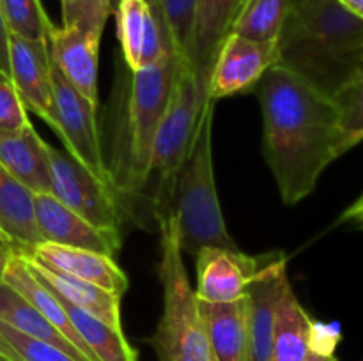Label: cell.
Wrapping results in <instances>:
<instances>
[{"label": "cell", "mask_w": 363, "mask_h": 361, "mask_svg": "<svg viewBox=\"0 0 363 361\" xmlns=\"http://www.w3.org/2000/svg\"><path fill=\"white\" fill-rule=\"evenodd\" d=\"M262 113V152L293 205L315 190L326 166L350 151L335 101L275 64L254 88Z\"/></svg>", "instance_id": "6da1fadb"}, {"label": "cell", "mask_w": 363, "mask_h": 361, "mask_svg": "<svg viewBox=\"0 0 363 361\" xmlns=\"http://www.w3.org/2000/svg\"><path fill=\"white\" fill-rule=\"evenodd\" d=\"M179 57H163L152 66L131 71L117 55L116 80L103 120L101 149L112 186L133 214L147 177L152 144L172 94Z\"/></svg>", "instance_id": "7a4b0ae2"}, {"label": "cell", "mask_w": 363, "mask_h": 361, "mask_svg": "<svg viewBox=\"0 0 363 361\" xmlns=\"http://www.w3.org/2000/svg\"><path fill=\"white\" fill-rule=\"evenodd\" d=\"M363 60V20L339 0H291L277 64L333 99Z\"/></svg>", "instance_id": "3957f363"}, {"label": "cell", "mask_w": 363, "mask_h": 361, "mask_svg": "<svg viewBox=\"0 0 363 361\" xmlns=\"http://www.w3.org/2000/svg\"><path fill=\"white\" fill-rule=\"evenodd\" d=\"M213 115L215 99L204 103L190 151L181 166L174 195L179 246L183 253L197 255L202 248H238L225 227L213 168Z\"/></svg>", "instance_id": "277c9868"}, {"label": "cell", "mask_w": 363, "mask_h": 361, "mask_svg": "<svg viewBox=\"0 0 363 361\" xmlns=\"http://www.w3.org/2000/svg\"><path fill=\"white\" fill-rule=\"evenodd\" d=\"M206 101L208 99L199 92L191 67L179 60L170 101L156 131L147 177L135 205V216L140 209L158 223L172 214L177 177L190 151L199 115Z\"/></svg>", "instance_id": "5b68a950"}, {"label": "cell", "mask_w": 363, "mask_h": 361, "mask_svg": "<svg viewBox=\"0 0 363 361\" xmlns=\"http://www.w3.org/2000/svg\"><path fill=\"white\" fill-rule=\"evenodd\" d=\"M158 229L162 236L158 275L163 287V315L149 342L158 361H215L199 297L184 268L176 216L169 214L160 219Z\"/></svg>", "instance_id": "8992f818"}, {"label": "cell", "mask_w": 363, "mask_h": 361, "mask_svg": "<svg viewBox=\"0 0 363 361\" xmlns=\"http://www.w3.org/2000/svg\"><path fill=\"white\" fill-rule=\"evenodd\" d=\"M62 23L50 25L48 50L57 69L92 105L99 106V42L113 14L110 0H60Z\"/></svg>", "instance_id": "52a82bcc"}, {"label": "cell", "mask_w": 363, "mask_h": 361, "mask_svg": "<svg viewBox=\"0 0 363 361\" xmlns=\"http://www.w3.org/2000/svg\"><path fill=\"white\" fill-rule=\"evenodd\" d=\"M48 156L52 184L50 193L92 225L121 232L126 211L112 184L96 177L67 152L52 145Z\"/></svg>", "instance_id": "ba28073f"}, {"label": "cell", "mask_w": 363, "mask_h": 361, "mask_svg": "<svg viewBox=\"0 0 363 361\" xmlns=\"http://www.w3.org/2000/svg\"><path fill=\"white\" fill-rule=\"evenodd\" d=\"M53 106L55 131L66 152L96 177L112 184L101 149V131L98 124V106L92 105L53 64ZM116 190V188H113Z\"/></svg>", "instance_id": "9c48e42d"}, {"label": "cell", "mask_w": 363, "mask_h": 361, "mask_svg": "<svg viewBox=\"0 0 363 361\" xmlns=\"http://www.w3.org/2000/svg\"><path fill=\"white\" fill-rule=\"evenodd\" d=\"M113 14L119 55L131 71L144 69L176 53L169 25L155 0H119Z\"/></svg>", "instance_id": "30bf717a"}, {"label": "cell", "mask_w": 363, "mask_h": 361, "mask_svg": "<svg viewBox=\"0 0 363 361\" xmlns=\"http://www.w3.org/2000/svg\"><path fill=\"white\" fill-rule=\"evenodd\" d=\"M277 64V42L254 41L230 34L223 41L208 80V98L222 99L254 91Z\"/></svg>", "instance_id": "8fae6325"}, {"label": "cell", "mask_w": 363, "mask_h": 361, "mask_svg": "<svg viewBox=\"0 0 363 361\" xmlns=\"http://www.w3.org/2000/svg\"><path fill=\"white\" fill-rule=\"evenodd\" d=\"M261 255H247L240 248H202L195 255L197 289L195 294L206 303H229L248 294L259 271Z\"/></svg>", "instance_id": "7c38bea8"}, {"label": "cell", "mask_w": 363, "mask_h": 361, "mask_svg": "<svg viewBox=\"0 0 363 361\" xmlns=\"http://www.w3.org/2000/svg\"><path fill=\"white\" fill-rule=\"evenodd\" d=\"M53 62L48 42L28 41L11 34L9 76L23 101L25 108L34 112L50 127H55L53 106Z\"/></svg>", "instance_id": "4fadbf2b"}, {"label": "cell", "mask_w": 363, "mask_h": 361, "mask_svg": "<svg viewBox=\"0 0 363 361\" xmlns=\"http://www.w3.org/2000/svg\"><path fill=\"white\" fill-rule=\"evenodd\" d=\"M34 216L39 234L46 243L99 251L116 258L123 246V234L92 225L52 193L34 195Z\"/></svg>", "instance_id": "5bb4252c"}, {"label": "cell", "mask_w": 363, "mask_h": 361, "mask_svg": "<svg viewBox=\"0 0 363 361\" xmlns=\"http://www.w3.org/2000/svg\"><path fill=\"white\" fill-rule=\"evenodd\" d=\"M243 4L245 0H197L186 64L194 71L197 88L204 99H209L208 80L213 64L223 41L233 32Z\"/></svg>", "instance_id": "9a60e30c"}, {"label": "cell", "mask_w": 363, "mask_h": 361, "mask_svg": "<svg viewBox=\"0 0 363 361\" xmlns=\"http://www.w3.org/2000/svg\"><path fill=\"white\" fill-rule=\"evenodd\" d=\"M286 276L287 257L282 251L261 255L259 271L248 289V301H250L248 361H272L275 303Z\"/></svg>", "instance_id": "2e32d148"}, {"label": "cell", "mask_w": 363, "mask_h": 361, "mask_svg": "<svg viewBox=\"0 0 363 361\" xmlns=\"http://www.w3.org/2000/svg\"><path fill=\"white\" fill-rule=\"evenodd\" d=\"M25 257L38 264L48 265L57 271L74 276V278L94 283V285L121 297L126 294L128 287H130L128 275L117 265L116 258L99 253V251L62 246V244L43 241V243L35 244L32 250H28Z\"/></svg>", "instance_id": "e0dca14e"}, {"label": "cell", "mask_w": 363, "mask_h": 361, "mask_svg": "<svg viewBox=\"0 0 363 361\" xmlns=\"http://www.w3.org/2000/svg\"><path fill=\"white\" fill-rule=\"evenodd\" d=\"M201 304L206 336L215 361H248L250 336V301L248 294L229 303Z\"/></svg>", "instance_id": "ac0fdd59"}, {"label": "cell", "mask_w": 363, "mask_h": 361, "mask_svg": "<svg viewBox=\"0 0 363 361\" xmlns=\"http://www.w3.org/2000/svg\"><path fill=\"white\" fill-rule=\"evenodd\" d=\"M2 280L9 283L13 289H16L50 324L55 326L89 361H98V357L91 353L87 345H85L84 338L78 335L77 328L71 322L69 315H67L66 308H64L62 301L59 299L52 289L45 285L34 273L28 268L27 260L21 253L14 251L11 255L9 262H7L6 269H4Z\"/></svg>", "instance_id": "d6986e66"}, {"label": "cell", "mask_w": 363, "mask_h": 361, "mask_svg": "<svg viewBox=\"0 0 363 361\" xmlns=\"http://www.w3.org/2000/svg\"><path fill=\"white\" fill-rule=\"evenodd\" d=\"M50 145L34 126L0 133V163L34 195L50 193Z\"/></svg>", "instance_id": "ffe728a7"}, {"label": "cell", "mask_w": 363, "mask_h": 361, "mask_svg": "<svg viewBox=\"0 0 363 361\" xmlns=\"http://www.w3.org/2000/svg\"><path fill=\"white\" fill-rule=\"evenodd\" d=\"M25 257V255H23ZM30 271L45 283L48 289H52L57 296L62 297L73 306L94 315L96 319L103 321L105 324L112 326L117 331H123V321H121V299L123 297L117 294L108 292L101 287L89 283L85 280L74 278L62 271L48 268V265L38 264L25 257Z\"/></svg>", "instance_id": "44dd1931"}, {"label": "cell", "mask_w": 363, "mask_h": 361, "mask_svg": "<svg viewBox=\"0 0 363 361\" xmlns=\"http://www.w3.org/2000/svg\"><path fill=\"white\" fill-rule=\"evenodd\" d=\"M0 229L11 237L18 253H27L43 237L35 225L34 193L0 163Z\"/></svg>", "instance_id": "7402d4cb"}, {"label": "cell", "mask_w": 363, "mask_h": 361, "mask_svg": "<svg viewBox=\"0 0 363 361\" xmlns=\"http://www.w3.org/2000/svg\"><path fill=\"white\" fill-rule=\"evenodd\" d=\"M311 315L294 294L289 276L280 285L273 319L272 361H305L308 356Z\"/></svg>", "instance_id": "603a6c76"}, {"label": "cell", "mask_w": 363, "mask_h": 361, "mask_svg": "<svg viewBox=\"0 0 363 361\" xmlns=\"http://www.w3.org/2000/svg\"><path fill=\"white\" fill-rule=\"evenodd\" d=\"M0 322L11 326L23 335L59 347L78 361H89L59 329L50 324L16 289L0 280Z\"/></svg>", "instance_id": "cb8c5ba5"}, {"label": "cell", "mask_w": 363, "mask_h": 361, "mask_svg": "<svg viewBox=\"0 0 363 361\" xmlns=\"http://www.w3.org/2000/svg\"><path fill=\"white\" fill-rule=\"evenodd\" d=\"M59 299L62 301L78 335L84 338L85 345L98 357V361H138V353L128 342L124 331H117L94 315L69 304L60 296Z\"/></svg>", "instance_id": "d4e9b609"}, {"label": "cell", "mask_w": 363, "mask_h": 361, "mask_svg": "<svg viewBox=\"0 0 363 361\" xmlns=\"http://www.w3.org/2000/svg\"><path fill=\"white\" fill-rule=\"evenodd\" d=\"M291 0H245L230 34L277 42L289 14Z\"/></svg>", "instance_id": "484cf974"}, {"label": "cell", "mask_w": 363, "mask_h": 361, "mask_svg": "<svg viewBox=\"0 0 363 361\" xmlns=\"http://www.w3.org/2000/svg\"><path fill=\"white\" fill-rule=\"evenodd\" d=\"M7 27L13 35L28 41L48 42L52 20L46 14L41 0H0Z\"/></svg>", "instance_id": "4316f807"}, {"label": "cell", "mask_w": 363, "mask_h": 361, "mask_svg": "<svg viewBox=\"0 0 363 361\" xmlns=\"http://www.w3.org/2000/svg\"><path fill=\"white\" fill-rule=\"evenodd\" d=\"M155 2L169 25L176 55L179 57V60L186 62L197 0H155Z\"/></svg>", "instance_id": "83f0119b"}, {"label": "cell", "mask_w": 363, "mask_h": 361, "mask_svg": "<svg viewBox=\"0 0 363 361\" xmlns=\"http://www.w3.org/2000/svg\"><path fill=\"white\" fill-rule=\"evenodd\" d=\"M333 101L339 108L340 127L346 134L347 147H354L360 144L363 133V78H353Z\"/></svg>", "instance_id": "f1b7e54d"}, {"label": "cell", "mask_w": 363, "mask_h": 361, "mask_svg": "<svg viewBox=\"0 0 363 361\" xmlns=\"http://www.w3.org/2000/svg\"><path fill=\"white\" fill-rule=\"evenodd\" d=\"M0 333L13 345V349L20 354L23 361H78L67 353L60 350L59 347L23 335L11 326L4 324V322H0Z\"/></svg>", "instance_id": "f546056e"}, {"label": "cell", "mask_w": 363, "mask_h": 361, "mask_svg": "<svg viewBox=\"0 0 363 361\" xmlns=\"http://www.w3.org/2000/svg\"><path fill=\"white\" fill-rule=\"evenodd\" d=\"M27 112L11 76L0 71V133H13L30 126Z\"/></svg>", "instance_id": "4dcf8cb0"}, {"label": "cell", "mask_w": 363, "mask_h": 361, "mask_svg": "<svg viewBox=\"0 0 363 361\" xmlns=\"http://www.w3.org/2000/svg\"><path fill=\"white\" fill-rule=\"evenodd\" d=\"M308 353L318 356H335L339 343L342 342L340 322H323L311 319L308 324Z\"/></svg>", "instance_id": "1f68e13d"}, {"label": "cell", "mask_w": 363, "mask_h": 361, "mask_svg": "<svg viewBox=\"0 0 363 361\" xmlns=\"http://www.w3.org/2000/svg\"><path fill=\"white\" fill-rule=\"evenodd\" d=\"M9 39L11 32L7 27L6 16H4L2 2H0V67L9 74Z\"/></svg>", "instance_id": "d6a6232c"}, {"label": "cell", "mask_w": 363, "mask_h": 361, "mask_svg": "<svg viewBox=\"0 0 363 361\" xmlns=\"http://www.w3.org/2000/svg\"><path fill=\"white\" fill-rule=\"evenodd\" d=\"M0 361H23L13 345L4 338L2 333H0Z\"/></svg>", "instance_id": "836d02e7"}, {"label": "cell", "mask_w": 363, "mask_h": 361, "mask_svg": "<svg viewBox=\"0 0 363 361\" xmlns=\"http://www.w3.org/2000/svg\"><path fill=\"white\" fill-rule=\"evenodd\" d=\"M362 140H363V133L360 137V142ZM358 214H363V195L360 198H358L357 202H354L353 205H350V207L344 211V214L340 216V222H350V219H353L354 216H358Z\"/></svg>", "instance_id": "e575fe53"}, {"label": "cell", "mask_w": 363, "mask_h": 361, "mask_svg": "<svg viewBox=\"0 0 363 361\" xmlns=\"http://www.w3.org/2000/svg\"><path fill=\"white\" fill-rule=\"evenodd\" d=\"M16 251V246L11 243H6V244H0V280H2L4 276V269H6L7 262H9L11 255Z\"/></svg>", "instance_id": "d590c367"}, {"label": "cell", "mask_w": 363, "mask_h": 361, "mask_svg": "<svg viewBox=\"0 0 363 361\" xmlns=\"http://www.w3.org/2000/svg\"><path fill=\"white\" fill-rule=\"evenodd\" d=\"M344 7H346L350 13H353L354 16L362 18L363 20V0H339Z\"/></svg>", "instance_id": "8d00e7d4"}, {"label": "cell", "mask_w": 363, "mask_h": 361, "mask_svg": "<svg viewBox=\"0 0 363 361\" xmlns=\"http://www.w3.org/2000/svg\"><path fill=\"white\" fill-rule=\"evenodd\" d=\"M305 361H339L335 356H318V354L308 353L307 360Z\"/></svg>", "instance_id": "74e56055"}, {"label": "cell", "mask_w": 363, "mask_h": 361, "mask_svg": "<svg viewBox=\"0 0 363 361\" xmlns=\"http://www.w3.org/2000/svg\"><path fill=\"white\" fill-rule=\"evenodd\" d=\"M347 223H353V225L357 227V229H362L363 230V214L354 216V218L350 219V222H347Z\"/></svg>", "instance_id": "f35d334b"}, {"label": "cell", "mask_w": 363, "mask_h": 361, "mask_svg": "<svg viewBox=\"0 0 363 361\" xmlns=\"http://www.w3.org/2000/svg\"><path fill=\"white\" fill-rule=\"evenodd\" d=\"M6 243H11V244H14L13 241H11V237L7 236V234L4 232L2 229H0V244H6Z\"/></svg>", "instance_id": "ab89813d"}, {"label": "cell", "mask_w": 363, "mask_h": 361, "mask_svg": "<svg viewBox=\"0 0 363 361\" xmlns=\"http://www.w3.org/2000/svg\"><path fill=\"white\" fill-rule=\"evenodd\" d=\"M354 78H363V60H362V64H360V67H358V71H357V74H354Z\"/></svg>", "instance_id": "60d3db41"}, {"label": "cell", "mask_w": 363, "mask_h": 361, "mask_svg": "<svg viewBox=\"0 0 363 361\" xmlns=\"http://www.w3.org/2000/svg\"><path fill=\"white\" fill-rule=\"evenodd\" d=\"M110 2H112V6H113V9H116V6H117V4H119V0H110Z\"/></svg>", "instance_id": "b9f144b4"}, {"label": "cell", "mask_w": 363, "mask_h": 361, "mask_svg": "<svg viewBox=\"0 0 363 361\" xmlns=\"http://www.w3.org/2000/svg\"><path fill=\"white\" fill-rule=\"evenodd\" d=\"M0 71H4V69H2V67H0Z\"/></svg>", "instance_id": "7bdbcfd3"}]
</instances>
